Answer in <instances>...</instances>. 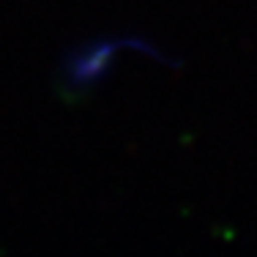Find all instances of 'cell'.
<instances>
[{"mask_svg":"<svg viewBox=\"0 0 257 257\" xmlns=\"http://www.w3.org/2000/svg\"><path fill=\"white\" fill-rule=\"evenodd\" d=\"M123 47V41H88L71 50V55L63 60V85L77 90H88L93 88L99 79L109 71L115 52Z\"/></svg>","mask_w":257,"mask_h":257,"instance_id":"1","label":"cell"}]
</instances>
